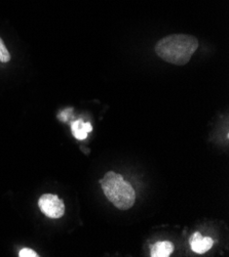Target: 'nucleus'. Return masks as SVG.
<instances>
[{
  "label": "nucleus",
  "mask_w": 229,
  "mask_h": 257,
  "mask_svg": "<svg viewBox=\"0 0 229 257\" xmlns=\"http://www.w3.org/2000/svg\"><path fill=\"white\" fill-rule=\"evenodd\" d=\"M11 61V54L9 49L7 48L4 40L0 37V62L8 63Z\"/></svg>",
  "instance_id": "0eeeda50"
},
{
  "label": "nucleus",
  "mask_w": 229,
  "mask_h": 257,
  "mask_svg": "<svg viewBox=\"0 0 229 257\" xmlns=\"http://www.w3.org/2000/svg\"><path fill=\"white\" fill-rule=\"evenodd\" d=\"M196 37L187 34H172L158 41L156 45L157 55L167 63L184 66L198 48Z\"/></svg>",
  "instance_id": "f257e3e1"
},
{
  "label": "nucleus",
  "mask_w": 229,
  "mask_h": 257,
  "mask_svg": "<svg viewBox=\"0 0 229 257\" xmlns=\"http://www.w3.org/2000/svg\"><path fill=\"white\" fill-rule=\"evenodd\" d=\"M175 246L169 241H161L156 243L151 248L150 256L152 257H169L174 252Z\"/></svg>",
  "instance_id": "39448f33"
},
{
  "label": "nucleus",
  "mask_w": 229,
  "mask_h": 257,
  "mask_svg": "<svg viewBox=\"0 0 229 257\" xmlns=\"http://www.w3.org/2000/svg\"><path fill=\"white\" fill-rule=\"evenodd\" d=\"M106 198L119 210H128L134 206L136 193L133 186L124 181L121 174L108 171L99 181Z\"/></svg>",
  "instance_id": "f03ea898"
},
{
  "label": "nucleus",
  "mask_w": 229,
  "mask_h": 257,
  "mask_svg": "<svg viewBox=\"0 0 229 257\" xmlns=\"http://www.w3.org/2000/svg\"><path fill=\"white\" fill-rule=\"evenodd\" d=\"M19 256L20 257H38L39 255L34 250H32L30 248H23L19 252Z\"/></svg>",
  "instance_id": "6e6552de"
},
{
  "label": "nucleus",
  "mask_w": 229,
  "mask_h": 257,
  "mask_svg": "<svg viewBox=\"0 0 229 257\" xmlns=\"http://www.w3.org/2000/svg\"><path fill=\"white\" fill-rule=\"evenodd\" d=\"M191 250L197 254H203L209 251L213 245L214 240L210 237H202L200 233L195 232L189 239Z\"/></svg>",
  "instance_id": "20e7f679"
},
{
  "label": "nucleus",
  "mask_w": 229,
  "mask_h": 257,
  "mask_svg": "<svg viewBox=\"0 0 229 257\" xmlns=\"http://www.w3.org/2000/svg\"><path fill=\"white\" fill-rule=\"evenodd\" d=\"M84 124H85V122L82 119L76 120V121L72 122V124H71L72 135L78 140H86L88 138L89 134L85 131Z\"/></svg>",
  "instance_id": "423d86ee"
},
{
  "label": "nucleus",
  "mask_w": 229,
  "mask_h": 257,
  "mask_svg": "<svg viewBox=\"0 0 229 257\" xmlns=\"http://www.w3.org/2000/svg\"><path fill=\"white\" fill-rule=\"evenodd\" d=\"M84 127H85V131L89 134V133H92V131H93V126H92V124L90 123V122H87V123H85L84 124Z\"/></svg>",
  "instance_id": "1a4fd4ad"
},
{
  "label": "nucleus",
  "mask_w": 229,
  "mask_h": 257,
  "mask_svg": "<svg viewBox=\"0 0 229 257\" xmlns=\"http://www.w3.org/2000/svg\"><path fill=\"white\" fill-rule=\"evenodd\" d=\"M40 211L47 217L58 219L65 213V204L57 195L44 194L38 200Z\"/></svg>",
  "instance_id": "7ed1b4c3"
}]
</instances>
